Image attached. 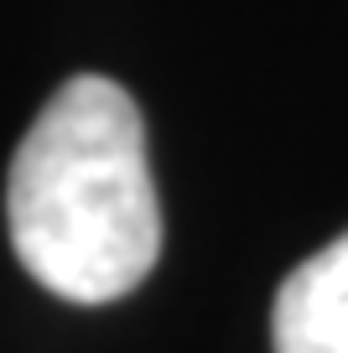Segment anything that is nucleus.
<instances>
[{
	"label": "nucleus",
	"instance_id": "obj_2",
	"mask_svg": "<svg viewBox=\"0 0 348 353\" xmlns=\"http://www.w3.org/2000/svg\"><path fill=\"white\" fill-rule=\"evenodd\" d=\"M271 338L276 353H348V234L281 281Z\"/></svg>",
	"mask_w": 348,
	"mask_h": 353
},
{
	"label": "nucleus",
	"instance_id": "obj_1",
	"mask_svg": "<svg viewBox=\"0 0 348 353\" xmlns=\"http://www.w3.org/2000/svg\"><path fill=\"white\" fill-rule=\"evenodd\" d=\"M6 223L26 276L63 301L104 307L156 270L162 203L141 104L78 73L42 104L6 176Z\"/></svg>",
	"mask_w": 348,
	"mask_h": 353
}]
</instances>
